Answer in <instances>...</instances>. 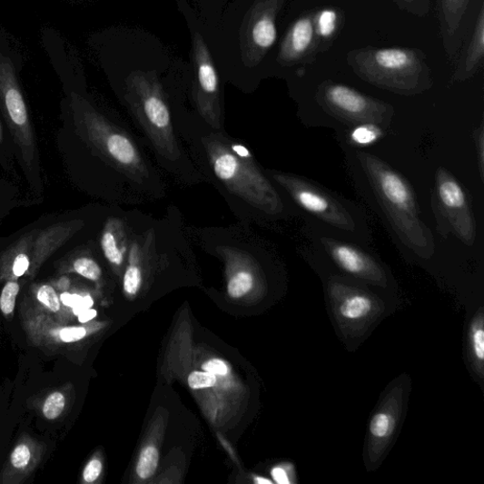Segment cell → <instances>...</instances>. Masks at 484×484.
Wrapping results in <instances>:
<instances>
[{"label": "cell", "mask_w": 484, "mask_h": 484, "mask_svg": "<svg viewBox=\"0 0 484 484\" xmlns=\"http://www.w3.org/2000/svg\"><path fill=\"white\" fill-rule=\"evenodd\" d=\"M52 285L54 287L58 293L64 292L72 288L71 280H69L65 275H63L60 279L53 282Z\"/></svg>", "instance_id": "obj_38"}, {"label": "cell", "mask_w": 484, "mask_h": 484, "mask_svg": "<svg viewBox=\"0 0 484 484\" xmlns=\"http://www.w3.org/2000/svg\"><path fill=\"white\" fill-rule=\"evenodd\" d=\"M348 64L362 81L402 96H416L432 87L424 52L409 48L367 47L351 51Z\"/></svg>", "instance_id": "obj_2"}, {"label": "cell", "mask_w": 484, "mask_h": 484, "mask_svg": "<svg viewBox=\"0 0 484 484\" xmlns=\"http://www.w3.org/2000/svg\"><path fill=\"white\" fill-rule=\"evenodd\" d=\"M202 370L217 376H226L228 373V367L226 363L219 359H213L206 361L202 365Z\"/></svg>", "instance_id": "obj_35"}, {"label": "cell", "mask_w": 484, "mask_h": 484, "mask_svg": "<svg viewBox=\"0 0 484 484\" xmlns=\"http://www.w3.org/2000/svg\"><path fill=\"white\" fill-rule=\"evenodd\" d=\"M272 477L273 481L279 484H290L291 482L288 470L282 467L274 468L272 470Z\"/></svg>", "instance_id": "obj_37"}, {"label": "cell", "mask_w": 484, "mask_h": 484, "mask_svg": "<svg viewBox=\"0 0 484 484\" xmlns=\"http://www.w3.org/2000/svg\"><path fill=\"white\" fill-rule=\"evenodd\" d=\"M315 99L329 117L351 129L362 124L386 127L395 114V109L390 104L330 80L318 86Z\"/></svg>", "instance_id": "obj_8"}, {"label": "cell", "mask_w": 484, "mask_h": 484, "mask_svg": "<svg viewBox=\"0 0 484 484\" xmlns=\"http://www.w3.org/2000/svg\"><path fill=\"white\" fill-rule=\"evenodd\" d=\"M432 200L438 230L442 235L447 237L452 233L466 245L472 246L477 230L468 193L444 168L436 172Z\"/></svg>", "instance_id": "obj_9"}, {"label": "cell", "mask_w": 484, "mask_h": 484, "mask_svg": "<svg viewBox=\"0 0 484 484\" xmlns=\"http://www.w3.org/2000/svg\"><path fill=\"white\" fill-rule=\"evenodd\" d=\"M138 112L141 123L158 152L170 159H175L179 152L170 110L165 102L155 94L146 95Z\"/></svg>", "instance_id": "obj_14"}, {"label": "cell", "mask_w": 484, "mask_h": 484, "mask_svg": "<svg viewBox=\"0 0 484 484\" xmlns=\"http://www.w3.org/2000/svg\"><path fill=\"white\" fill-rule=\"evenodd\" d=\"M101 245L107 262L114 268L123 265L127 252L125 232L122 222L111 219L105 224Z\"/></svg>", "instance_id": "obj_20"}, {"label": "cell", "mask_w": 484, "mask_h": 484, "mask_svg": "<svg viewBox=\"0 0 484 484\" xmlns=\"http://www.w3.org/2000/svg\"><path fill=\"white\" fill-rule=\"evenodd\" d=\"M480 309L471 321L469 331V350L470 360L477 374L482 379L484 363V324Z\"/></svg>", "instance_id": "obj_23"}, {"label": "cell", "mask_w": 484, "mask_h": 484, "mask_svg": "<svg viewBox=\"0 0 484 484\" xmlns=\"http://www.w3.org/2000/svg\"><path fill=\"white\" fill-rule=\"evenodd\" d=\"M476 137V147H477V155H478V161H479V169L481 179H483L484 176V131H483V125H480V127L476 131L475 133Z\"/></svg>", "instance_id": "obj_36"}, {"label": "cell", "mask_w": 484, "mask_h": 484, "mask_svg": "<svg viewBox=\"0 0 484 484\" xmlns=\"http://www.w3.org/2000/svg\"><path fill=\"white\" fill-rule=\"evenodd\" d=\"M104 469L102 460L98 457L92 458L82 473L84 483H95L100 479Z\"/></svg>", "instance_id": "obj_34"}, {"label": "cell", "mask_w": 484, "mask_h": 484, "mask_svg": "<svg viewBox=\"0 0 484 484\" xmlns=\"http://www.w3.org/2000/svg\"><path fill=\"white\" fill-rule=\"evenodd\" d=\"M206 150L214 173L229 192L268 215L283 212L281 195L244 146L216 136L209 138Z\"/></svg>", "instance_id": "obj_3"}, {"label": "cell", "mask_w": 484, "mask_h": 484, "mask_svg": "<svg viewBox=\"0 0 484 484\" xmlns=\"http://www.w3.org/2000/svg\"><path fill=\"white\" fill-rule=\"evenodd\" d=\"M328 291L341 326H364L379 314L380 302L373 294L342 279L333 278Z\"/></svg>", "instance_id": "obj_13"}, {"label": "cell", "mask_w": 484, "mask_h": 484, "mask_svg": "<svg viewBox=\"0 0 484 484\" xmlns=\"http://www.w3.org/2000/svg\"><path fill=\"white\" fill-rule=\"evenodd\" d=\"M273 15L271 12L263 14L252 27V41L261 49H270L278 37Z\"/></svg>", "instance_id": "obj_26"}, {"label": "cell", "mask_w": 484, "mask_h": 484, "mask_svg": "<svg viewBox=\"0 0 484 484\" xmlns=\"http://www.w3.org/2000/svg\"><path fill=\"white\" fill-rule=\"evenodd\" d=\"M255 278L251 272L240 270L230 278L227 291L230 297L242 298L252 291Z\"/></svg>", "instance_id": "obj_28"}, {"label": "cell", "mask_w": 484, "mask_h": 484, "mask_svg": "<svg viewBox=\"0 0 484 484\" xmlns=\"http://www.w3.org/2000/svg\"><path fill=\"white\" fill-rule=\"evenodd\" d=\"M352 155L396 236L420 258L430 260L435 251L433 236L420 218L416 193L408 180L374 154L356 150Z\"/></svg>", "instance_id": "obj_1"}, {"label": "cell", "mask_w": 484, "mask_h": 484, "mask_svg": "<svg viewBox=\"0 0 484 484\" xmlns=\"http://www.w3.org/2000/svg\"><path fill=\"white\" fill-rule=\"evenodd\" d=\"M400 10L414 16H426L431 8V0H393Z\"/></svg>", "instance_id": "obj_32"}, {"label": "cell", "mask_w": 484, "mask_h": 484, "mask_svg": "<svg viewBox=\"0 0 484 484\" xmlns=\"http://www.w3.org/2000/svg\"><path fill=\"white\" fill-rule=\"evenodd\" d=\"M129 265L123 278V290L128 295H135L143 284V272L140 267L141 245L132 243L129 249Z\"/></svg>", "instance_id": "obj_24"}, {"label": "cell", "mask_w": 484, "mask_h": 484, "mask_svg": "<svg viewBox=\"0 0 484 484\" xmlns=\"http://www.w3.org/2000/svg\"><path fill=\"white\" fill-rule=\"evenodd\" d=\"M271 176L305 212L335 232L364 242L368 232L364 215L358 207L302 176L272 172Z\"/></svg>", "instance_id": "obj_4"}, {"label": "cell", "mask_w": 484, "mask_h": 484, "mask_svg": "<svg viewBox=\"0 0 484 484\" xmlns=\"http://www.w3.org/2000/svg\"><path fill=\"white\" fill-rule=\"evenodd\" d=\"M159 463V452L156 448L149 446L141 454L136 466L137 476L148 479L155 473Z\"/></svg>", "instance_id": "obj_29"}, {"label": "cell", "mask_w": 484, "mask_h": 484, "mask_svg": "<svg viewBox=\"0 0 484 484\" xmlns=\"http://www.w3.org/2000/svg\"><path fill=\"white\" fill-rule=\"evenodd\" d=\"M47 446L29 434H22L10 452L0 484H22L38 469Z\"/></svg>", "instance_id": "obj_15"}, {"label": "cell", "mask_w": 484, "mask_h": 484, "mask_svg": "<svg viewBox=\"0 0 484 484\" xmlns=\"http://www.w3.org/2000/svg\"><path fill=\"white\" fill-rule=\"evenodd\" d=\"M23 64L8 33L0 26V109L25 163L31 167L36 152L35 133L19 83Z\"/></svg>", "instance_id": "obj_5"}, {"label": "cell", "mask_w": 484, "mask_h": 484, "mask_svg": "<svg viewBox=\"0 0 484 484\" xmlns=\"http://www.w3.org/2000/svg\"><path fill=\"white\" fill-rule=\"evenodd\" d=\"M405 383H391L369 424L366 445L368 469L374 470L387 454L400 426L405 404Z\"/></svg>", "instance_id": "obj_12"}, {"label": "cell", "mask_w": 484, "mask_h": 484, "mask_svg": "<svg viewBox=\"0 0 484 484\" xmlns=\"http://www.w3.org/2000/svg\"><path fill=\"white\" fill-rule=\"evenodd\" d=\"M383 134L381 127L374 124H362L351 128L349 143L356 147H365L377 143Z\"/></svg>", "instance_id": "obj_27"}, {"label": "cell", "mask_w": 484, "mask_h": 484, "mask_svg": "<svg viewBox=\"0 0 484 484\" xmlns=\"http://www.w3.org/2000/svg\"><path fill=\"white\" fill-rule=\"evenodd\" d=\"M313 11L299 17L282 44L281 61L287 65L311 64L318 55Z\"/></svg>", "instance_id": "obj_16"}, {"label": "cell", "mask_w": 484, "mask_h": 484, "mask_svg": "<svg viewBox=\"0 0 484 484\" xmlns=\"http://www.w3.org/2000/svg\"><path fill=\"white\" fill-rule=\"evenodd\" d=\"M82 221L59 222L43 230H33L0 253V283L34 280L41 267L77 232Z\"/></svg>", "instance_id": "obj_6"}, {"label": "cell", "mask_w": 484, "mask_h": 484, "mask_svg": "<svg viewBox=\"0 0 484 484\" xmlns=\"http://www.w3.org/2000/svg\"><path fill=\"white\" fill-rule=\"evenodd\" d=\"M344 16L340 9L325 7L313 10L314 30L318 54L327 52L343 26Z\"/></svg>", "instance_id": "obj_19"}, {"label": "cell", "mask_w": 484, "mask_h": 484, "mask_svg": "<svg viewBox=\"0 0 484 484\" xmlns=\"http://www.w3.org/2000/svg\"><path fill=\"white\" fill-rule=\"evenodd\" d=\"M71 108L78 133L110 163L130 173L143 171L140 153L130 138L111 125L77 94L71 95Z\"/></svg>", "instance_id": "obj_7"}, {"label": "cell", "mask_w": 484, "mask_h": 484, "mask_svg": "<svg viewBox=\"0 0 484 484\" xmlns=\"http://www.w3.org/2000/svg\"><path fill=\"white\" fill-rule=\"evenodd\" d=\"M20 321L33 347L51 352H63L100 330V325L63 324L25 297L20 306Z\"/></svg>", "instance_id": "obj_10"}, {"label": "cell", "mask_w": 484, "mask_h": 484, "mask_svg": "<svg viewBox=\"0 0 484 484\" xmlns=\"http://www.w3.org/2000/svg\"><path fill=\"white\" fill-rule=\"evenodd\" d=\"M313 241L319 249L341 272L369 284L386 287L388 282L385 268L361 246L332 237L329 229L313 226L311 229Z\"/></svg>", "instance_id": "obj_11"}, {"label": "cell", "mask_w": 484, "mask_h": 484, "mask_svg": "<svg viewBox=\"0 0 484 484\" xmlns=\"http://www.w3.org/2000/svg\"><path fill=\"white\" fill-rule=\"evenodd\" d=\"M255 482L257 484H272V483H273L272 480H271L269 479H266V478H263V477H257L255 479Z\"/></svg>", "instance_id": "obj_40"}, {"label": "cell", "mask_w": 484, "mask_h": 484, "mask_svg": "<svg viewBox=\"0 0 484 484\" xmlns=\"http://www.w3.org/2000/svg\"><path fill=\"white\" fill-rule=\"evenodd\" d=\"M71 387L61 386L48 391L35 401V406L44 420L55 421L64 416L71 401Z\"/></svg>", "instance_id": "obj_21"}, {"label": "cell", "mask_w": 484, "mask_h": 484, "mask_svg": "<svg viewBox=\"0 0 484 484\" xmlns=\"http://www.w3.org/2000/svg\"><path fill=\"white\" fill-rule=\"evenodd\" d=\"M20 291L18 281L6 282L0 293V311L7 320L14 317L16 299Z\"/></svg>", "instance_id": "obj_30"}, {"label": "cell", "mask_w": 484, "mask_h": 484, "mask_svg": "<svg viewBox=\"0 0 484 484\" xmlns=\"http://www.w3.org/2000/svg\"><path fill=\"white\" fill-rule=\"evenodd\" d=\"M33 302L63 324H67L60 294L52 283H35L30 288Z\"/></svg>", "instance_id": "obj_22"}, {"label": "cell", "mask_w": 484, "mask_h": 484, "mask_svg": "<svg viewBox=\"0 0 484 484\" xmlns=\"http://www.w3.org/2000/svg\"><path fill=\"white\" fill-rule=\"evenodd\" d=\"M60 272L76 273L82 278L92 282H99L102 280L103 271L100 265L92 258L87 256H79L60 267Z\"/></svg>", "instance_id": "obj_25"}, {"label": "cell", "mask_w": 484, "mask_h": 484, "mask_svg": "<svg viewBox=\"0 0 484 484\" xmlns=\"http://www.w3.org/2000/svg\"><path fill=\"white\" fill-rule=\"evenodd\" d=\"M3 140H4V132H3L2 123H0V143H3Z\"/></svg>", "instance_id": "obj_41"}, {"label": "cell", "mask_w": 484, "mask_h": 484, "mask_svg": "<svg viewBox=\"0 0 484 484\" xmlns=\"http://www.w3.org/2000/svg\"><path fill=\"white\" fill-rule=\"evenodd\" d=\"M484 57V5H480L474 30L467 48L457 60L452 76L453 83L466 82L481 67Z\"/></svg>", "instance_id": "obj_18"}, {"label": "cell", "mask_w": 484, "mask_h": 484, "mask_svg": "<svg viewBox=\"0 0 484 484\" xmlns=\"http://www.w3.org/2000/svg\"><path fill=\"white\" fill-rule=\"evenodd\" d=\"M97 316L95 310L88 309L83 311L78 317L81 324H87L91 320H94Z\"/></svg>", "instance_id": "obj_39"}, {"label": "cell", "mask_w": 484, "mask_h": 484, "mask_svg": "<svg viewBox=\"0 0 484 484\" xmlns=\"http://www.w3.org/2000/svg\"><path fill=\"white\" fill-rule=\"evenodd\" d=\"M198 78L201 89L207 95H215L218 91V76L213 65L209 62L200 63Z\"/></svg>", "instance_id": "obj_31"}, {"label": "cell", "mask_w": 484, "mask_h": 484, "mask_svg": "<svg viewBox=\"0 0 484 484\" xmlns=\"http://www.w3.org/2000/svg\"><path fill=\"white\" fill-rule=\"evenodd\" d=\"M472 0H440V32L449 60H457Z\"/></svg>", "instance_id": "obj_17"}, {"label": "cell", "mask_w": 484, "mask_h": 484, "mask_svg": "<svg viewBox=\"0 0 484 484\" xmlns=\"http://www.w3.org/2000/svg\"><path fill=\"white\" fill-rule=\"evenodd\" d=\"M188 383L193 390L212 388L216 385L217 378L206 371H195L189 376Z\"/></svg>", "instance_id": "obj_33"}]
</instances>
